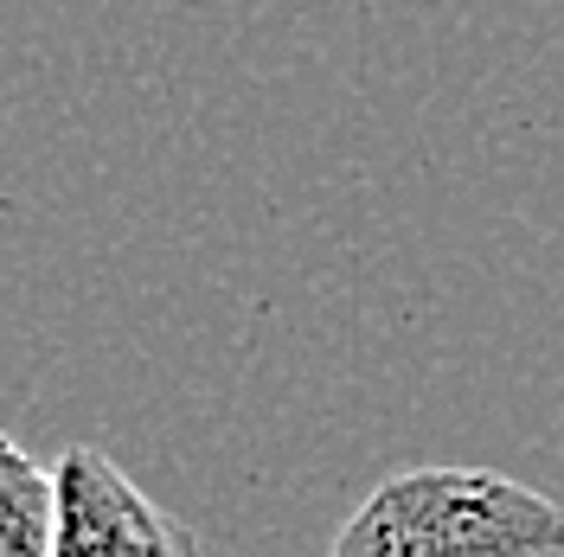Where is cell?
<instances>
[{
	"label": "cell",
	"instance_id": "obj_2",
	"mask_svg": "<svg viewBox=\"0 0 564 557\" xmlns=\"http://www.w3.org/2000/svg\"><path fill=\"white\" fill-rule=\"evenodd\" d=\"M52 488V557H206L199 532L154 506L104 449H65Z\"/></svg>",
	"mask_w": 564,
	"mask_h": 557
},
{
	"label": "cell",
	"instance_id": "obj_3",
	"mask_svg": "<svg viewBox=\"0 0 564 557\" xmlns=\"http://www.w3.org/2000/svg\"><path fill=\"white\" fill-rule=\"evenodd\" d=\"M52 474L0 436V557H52Z\"/></svg>",
	"mask_w": 564,
	"mask_h": 557
},
{
	"label": "cell",
	"instance_id": "obj_1",
	"mask_svg": "<svg viewBox=\"0 0 564 557\" xmlns=\"http://www.w3.org/2000/svg\"><path fill=\"white\" fill-rule=\"evenodd\" d=\"M327 557H564V506L494 468H404L352 506Z\"/></svg>",
	"mask_w": 564,
	"mask_h": 557
}]
</instances>
